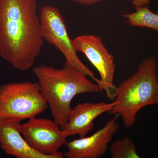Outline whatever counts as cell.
<instances>
[{
  "mask_svg": "<svg viewBox=\"0 0 158 158\" xmlns=\"http://www.w3.org/2000/svg\"><path fill=\"white\" fill-rule=\"evenodd\" d=\"M21 123L14 119L0 120V148L6 154L16 158H65L59 151L44 154L31 147L21 135Z\"/></svg>",
  "mask_w": 158,
  "mask_h": 158,
  "instance_id": "9",
  "label": "cell"
},
{
  "mask_svg": "<svg viewBox=\"0 0 158 158\" xmlns=\"http://www.w3.org/2000/svg\"><path fill=\"white\" fill-rule=\"evenodd\" d=\"M20 131L23 139L31 147L44 154L59 151L67 143V138L54 120L36 117L21 124Z\"/></svg>",
  "mask_w": 158,
  "mask_h": 158,
  "instance_id": "7",
  "label": "cell"
},
{
  "mask_svg": "<svg viewBox=\"0 0 158 158\" xmlns=\"http://www.w3.org/2000/svg\"><path fill=\"white\" fill-rule=\"evenodd\" d=\"M116 101L110 103L85 102L78 104L71 110L62 131L66 138L78 135L80 138L87 136L93 129L94 120L98 116L110 112L117 105Z\"/></svg>",
  "mask_w": 158,
  "mask_h": 158,
  "instance_id": "10",
  "label": "cell"
},
{
  "mask_svg": "<svg viewBox=\"0 0 158 158\" xmlns=\"http://www.w3.org/2000/svg\"><path fill=\"white\" fill-rule=\"evenodd\" d=\"M135 8L148 6L152 0H130Z\"/></svg>",
  "mask_w": 158,
  "mask_h": 158,
  "instance_id": "14",
  "label": "cell"
},
{
  "mask_svg": "<svg viewBox=\"0 0 158 158\" xmlns=\"http://www.w3.org/2000/svg\"><path fill=\"white\" fill-rule=\"evenodd\" d=\"M115 100L117 105L110 113L121 116L127 128L135 124L141 109L158 104V64L154 57L143 60L136 72L116 87Z\"/></svg>",
  "mask_w": 158,
  "mask_h": 158,
  "instance_id": "3",
  "label": "cell"
},
{
  "mask_svg": "<svg viewBox=\"0 0 158 158\" xmlns=\"http://www.w3.org/2000/svg\"><path fill=\"white\" fill-rule=\"evenodd\" d=\"M73 2L82 6H91L101 2L103 0H72Z\"/></svg>",
  "mask_w": 158,
  "mask_h": 158,
  "instance_id": "13",
  "label": "cell"
},
{
  "mask_svg": "<svg viewBox=\"0 0 158 158\" xmlns=\"http://www.w3.org/2000/svg\"><path fill=\"white\" fill-rule=\"evenodd\" d=\"M136 11L122 15L130 25L147 28L158 31V14L153 12L148 6L135 8Z\"/></svg>",
  "mask_w": 158,
  "mask_h": 158,
  "instance_id": "11",
  "label": "cell"
},
{
  "mask_svg": "<svg viewBox=\"0 0 158 158\" xmlns=\"http://www.w3.org/2000/svg\"><path fill=\"white\" fill-rule=\"evenodd\" d=\"M117 114L109 119L104 126L93 135L74 139L66 144L65 158H100L109 149V144L119 128Z\"/></svg>",
  "mask_w": 158,
  "mask_h": 158,
  "instance_id": "8",
  "label": "cell"
},
{
  "mask_svg": "<svg viewBox=\"0 0 158 158\" xmlns=\"http://www.w3.org/2000/svg\"><path fill=\"white\" fill-rule=\"evenodd\" d=\"M73 43L77 52L85 55L96 68L100 78L97 85L108 98L113 100L116 95L114 84L116 65L114 58L106 48L101 37L94 34H83L75 37Z\"/></svg>",
  "mask_w": 158,
  "mask_h": 158,
  "instance_id": "6",
  "label": "cell"
},
{
  "mask_svg": "<svg viewBox=\"0 0 158 158\" xmlns=\"http://www.w3.org/2000/svg\"><path fill=\"white\" fill-rule=\"evenodd\" d=\"M33 72L53 120L62 130L67 123L72 109L71 104L75 97L83 94L101 92L97 84L65 62L60 69L39 65L34 67Z\"/></svg>",
  "mask_w": 158,
  "mask_h": 158,
  "instance_id": "2",
  "label": "cell"
},
{
  "mask_svg": "<svg viewBox=\"0 0 158 158\" xmlns=\"http://www.w3.org/2000/svg\"><path fill=\"white\" fill-rule=\"evenodd\" d=\"M1 58V52H0V58Z\"/></svg>",
  "mask_w": 158,
  "mask_h": 158,
  "instance_id": "15",
  "label": "cell"
},
{
  "mask_svg": "<svg viewBox=\"0 0 158 158\" xmlns=\"http://www.w3.org/2000/svg\"><path fill=\"white\" fill-rule=\"evenodd\" d=\"M37 0H0L1 58L15 69L34 66L44 40Z\"/></svg>",
  "mask_w": 158,
  "mask_h": 158,
  "instance_id": "1",
  "label": "cell"
},
{
  "mask_svg": "<svg viewBox=\"0 0 158 158\" xmlns=\"http://www.w3.org/2000/svg\"><path fill=\"white\" fill-rule=\"evenodd\" d=\"M48 106L38 83L12 82L0 86V120H28Z\"/></svg>",
  "mask_w": 158,
  "mask_h": 158,
  "instance_id": "4",
  "label": "cell"
},
{
  "mask_svg": "<svg viewBox=\"0 0 158 158\" xmlns=\"http://www.w3.org/2000/svg\"><path fill=\"white\" fill-rule=\"evenodd\" d=\"M110 152L111 158H141L137 153L135 143L127 136L112 143Z\"/></svg>",
  "mask_w": 158,
  "mask_h": 158,
  "instance_id": "12",
  "label": "cell"
},
{
  "mask_svg": "<svg viewBox=\"0 0 158 158\" xmlns=\"http://www.w3.org/2000/svg\"><path fill=\"white\" fill-rule=\"evenodd\" d=\"M44 40L54 46L65 57V63L98 83L94 73L79 58L73 39L68 34L65 20L59 9L51 5L42 6L39 16Z\"/></svg>",
  "mask_w": 158,
  "mask_h": 158,
  "instance_id": "5",
  "label": "cell"
}]
</instances>
